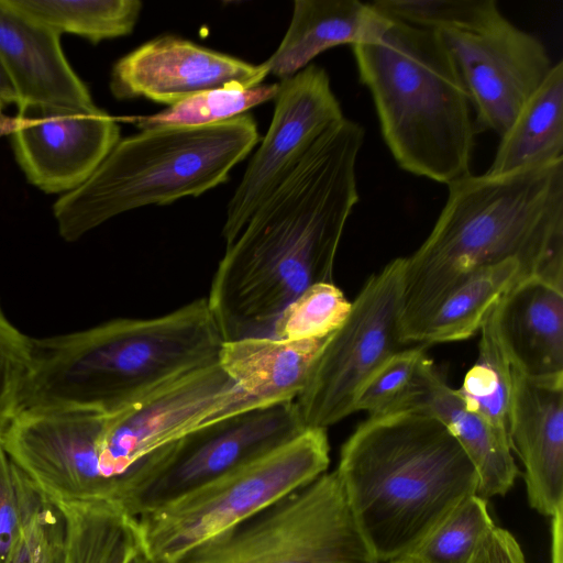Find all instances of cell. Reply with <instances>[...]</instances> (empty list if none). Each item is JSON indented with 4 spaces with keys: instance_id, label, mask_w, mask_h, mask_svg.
Instances as JSON below:
<instances>
[{
    "instance_id": "cell-1",
    "label": "cell",
    "mask_w": 563,
    "mask_h": 563,
    "mask_svg": "<svg viewBox=\"0 0 563 563\" xmlns=\"http://www.w3.org/2000/svg\"><path fill=\"white\" fill-rule=\"evenodd\" d=\"M364 135L345 117L333 124L225 244L206 297L224 342L268 336L306 289L333 283L339 244L360 198Z\"/></svg>"
},
{
    "instance_id": "cell-2",
    "label": "cell",
    "mask_w": 563,
    "mask_h": 563,
    "mask_svg": "<svg viewBox=\"0 0 563 563\" xmlns=\"http://www.w3.org/2000/svg\"><path fill=\"white\" fill-rule=\"evenodd\" d=\"M430 234L405 257L400 340L413 345L439 301L474 271L516 260L563 285V159L450 183Z\"/></svg>"
},
{
    "instance_id": "cell-3",
    "label": "cell",
    "mask_w": 563,
    "mask_h": 563,
    "mask_svg": "<svg viewBox=\"0 0 563 563\" xmlns=\"http://www.w3.org/2000/svg\"><path fill=\"white\" fill-rule=\"evenodd\" d=\"M358 530L378 563L409 555L465 498L478 476L433 416L368 417L342 445L335 470Z\"/></svg>"
},
{
    "instance_id": "cell-4",
    "label": "cell",
    "mask_w": 563,
    "mask_h": 563,
    "mask_svg": "<svg viewBox=\"0 0 563 563\" xmlns=\"http://www.w3.org/2000/svg\"><path fill=\"white\" fill-rule=\"evenodd\" d=\"M223 343L206 297L155 318H118L32 338L20 410L110 413L179 374L217 361Z\"/></svg>"
},
{
    "instance_id": "cell-5",
    "label": "cell",
    "mask_w": 563,
    "mask_h": 563,
    "mask_svg": "<svg viewBox=\"0 0 563 563\" xmlns=\"http://www.w3.org/2000/svg\"><path fill=\"white\" fill-rule=\"evenodd\" d=\"M353 54L397 165L445 185L472 174L473 106L439 32L388 18Z\"/></svg>"
},
{
    "instance_id": "cell-6",
    "label": "cell",
    "mask_w": 563,
    "mask_h": 563,
    "mask_svg": "<svg viewBox=\"0 0 563 563\" xmlns=\"http://www.w3.org/2000/svg\"><path fill=\"white\" fill-rule=\"evenodd\" d=\"M261 407L220 360L179 374L110 412L78 411L69 420L65 460L80 496L117 505L188 432Z\"/></svg>"
},
{
    "instance_id": "cell-7",
    "label": "cell",
    "mask_w": 563,
    "mask_h": 563,
    "mask_svg": "<svg viewBox=\"0 0 563 563\" xmlns=\"http://www.w3.org/2000/svg\"><path fill=\"white\" fill-rule=\"evenodd\" d=\"M258 141L249 112L213 125L146 130L120 140L85 184L55 202L58 232L74 242L125 211L200 196L227 183Z\"/></svg>"
},
{
    "instance_id": "cell-8",
    "label": "cell",
    "mask_w": 563,
    "mask_h": 563,
    "mask_svg": "<svg viewBox=\"0 0 563 563\" xmlns=\"http://www.w3.org/2000/svg\"><path fill=\"white\" fill-rule=\"evenodd\" d=\"M324 429H306L262 459L136 518L141 542L155 563H173L288 493L327 472Z\"/></svg>"
},
{
    "instance_id": "cell-9",
    "label": "cell",
    "mask_w": 563,
    "mask_h": 563,
    "mask_svg": "<svg viewBox=\"0 0 563 563\" xmlns=\"http://www.w3.org/2000/svg\"><path fill=\"white\" fill-rule=\"evenodd\" d=\"M173 563H378L336 471L323 473Z\"/></svg>"
},
{
    "instance_id": "cell-10",
    "label": "cell",
    "mask_w": 563,
    "mask_h": 563,
    "mask_svg": "<svg viewBox=\"0 0 563 563\" xmlns=\"http://www.w3.org/2000/svg\"><path fill=\"white\" fill-rule=\"evenodd\" d=\"M405 257L371 275L343 323L318 353L295 404L305 429H327L355 412L368 378L406 346L400 340Z\"/></svg>"
},
{
    "instance_id": "cell-11",
    "label": "cell",
    "mask_w": 563,
    "mask_h": 563,
    "mask_svg": "<svg viewBox=\"0 0 563 563\" xmlns=\"http://www.w3.org/2000/svg\"><path fill=\"white\" fill-rule=\"evenodd\" d=\"M305 430L295 399L197 428L173 443L141 476L123 509L134 518L157 510L262 459Z\"/></svg>"
},
{
    "instance_id": "cell-12",
    "label": "cell",
    "mask_w": 563,
    "mask_h": 563,
    "mask_svg": "<svg viewBox=\"0 0 563 563\" xmlns=\"http://www.w3.org/2000/svg\"><path fill=\"white\" fill-rule=\"evenodd\" d=\"M438 32L468 91L476 132L501 137L553 66L545 46L495 0H482L472 16Z\"/></svg>"
},
{
    "instance_id": "cell-13",
    "label": "cell",
    "mask_w": 563,
    "mask_h": 563,
    "mask_svg": "<svg viewBox=\"0 0 563 563\" xmlns=\"http://www.w3.org/2000/svg\"><path fill=\"white\" fill-rule=\"evenodd\" d=\"M269 128L227 207L225 244L292 173L316 141L343 118L324 68L310 64L282 79Z\"/></svg>"
},
{
    "instance_id": "cell-14",
    "label": "cell",
    "mask_w": 563,
    "mask_h": 563,
    "mask_svg": "<svg viewBox=\"0 0 563 563\" xmlns=\"http://www.w3.org/2000/svg\"><path fill=\"white\" fill-rule=\"evenodd\" d=\"M18 109L10 133L16 162L27 180L47 194L80 187L120 141L117 120L98 107Z\"/></svg>"
},
{
    "instance_id": "cell-15",
    "label": "cell",
    "mask_w": 563,
    "mask_h": 563,
    "mask_svg": "<svg viewBox=\"0 0 563 563\" xmlns=\"http://www.w3.org/2000/svg\"><path fill=\"white\" fill-rule=\"evenodd\" d=\"M268 75L254 65L183 37L167 34L140 45L113 66L110 90L119 99L145 98L176 104L218 88H250Z\"/></svg>"
},
{
    "instance_id": "cell-16",
    "label": "cell",
    "mask_w": 563,
    "mask_h": 563,
    "mask_svg": "<svg viewBox=\"0 0 563 563\" xmlns=\"http://www.w3.org/2000/svg\"><path fill=\"white\" fill-rule=\"evenodd\" d=\"M509 440L525 467L529 505L563 510V379L527 377L510 363Z\"/></svg>"
},
{
    "instance_id": "cell-17",
    "label": "cell",
    "mask_w": 563,
    "mask_h": 563,
    "mask_svg": "<svg viewBox=\"0 0 563 563\" xmlns=\"http://www.w3.org/2000/svg\"><path fill=\"white\" fill-rule=\"evenodd\" d=\"M57 32L0 0V62L18 95V108L73 110L97 107L68 64Z\"/></svg>"
},
{
    "instance_id": "cell-18",
    "label": "cell",
    "mask_w": 563,
    "mask_h": 563,
    "mask_svg": "<svg viewBox=\"0 0 563 563\" xmlns=\"http://www.w3.org/2000/svg\"><path fill=\"white\" fill-rule=\"evenodd\" d=\"M497 319L514 366L533 379H563V285L521 279L499 300Z\"/></svg>"
},
{
    "instance_id": "cell-19",
    "label": "cell",
    "mask_w": 563,
    "mask_h": 563,
    "mask_svg": "<svg viewBox=\"0 0 563 563\" xmlns=\"http://www.w3.org/2000/svg\"><path fill=\"white\" fill-rule=\"evenodd\" d=\"M419 410L441 421L461 444L477 476L479 497L488 500L505 495L514 485L518 468L509 438L466 408L428 356L417 386L401 410Z\"/></svg>"
},
{
    "instance_id": "cell-20",
    "label": "cell",
    "mask_w": 563,
    "mask_h": 563,
    "mask_svg": "<svg viewBox=\"0 0 563 563\" xmlns=\"http://www.w3.org/2000/svg\"><path fill=\"white\" fill-rule=\"evenodd\" d=\"M388 18L357 0H296L279 46L263 63L268 75L285 79L329 48L375 41Z\"/></svg>"
},
{
    "instance_id": "cell-21",
    "label": "cell",
    "mask_w": 563,
    "mask_h": 563,
    "mask_svg": "<svg viewBox=\"0 0 563 563\" xmlns=\"http://www.w3.org/2000/svg\"><path fill=\"white\" fill-rule=\"evenodd\" d=\"M499 139L487 174H509L563 159L562 60L552 66Z\"/></svg>"
},
{
    "instance_id": "cell-22",
    "label": "cell",
    "mask_w": 563,
    "mask_h": 563,
    "mask_svg": "<svg viewBox=\"0 0 563 563\" xmlns=\"http://www.w3.org/2000/svg\"><path fill=\"white\" fill-rule=\"evenodd\" d=\"M526 277L530 276L516 260L474 271L439 301L423 321L413 345L426 346L470 339L479 332L504 295Z\"/></svg>"
},
{
    "instance_id": "cell-23",
    "label": "cell",
    "mask_w": 563,
    "mask_h": 563,
    "mask_svg": "<svg viewBox=\"0 0 563 563\" xmlns=\"http://www.w3.org/2000/svg\"><path fill=\"white\" fill-rule=\"evenodd\" d=\"M54 505L64 519L63 563H125L141 543L136 518L117 505Z\"/></svg>"
},
{
    "instance_id": "cell-24",
    "label": "cell",
    "mask_w": 563,
    "mask_h": 563,
    "mask_svg": "<svg viewBox=\"0 0 563 563\" xmlns=\"http://www.w3.org/2000/svg\"><path fill=\"white\" fill-rule=\"evenodd\" d=\"M7 1L58 34L73 33L92 43L131 34L143 7L139 0Z\"/></svg>"
},
{
    "instance_id": "cell-25",
    "label": "cell",
    "mask_w": 563,
    "mask_h": 563,
    "mask_svg": "<svg viewBox=\"0 0 563 563\" xmlns=\"http://www.w3.org/2000/svg\"><path fill=\"white\" fill-rule=\"evenodd\" d=\"M498 302L479 330L477 360L456 391L467 409L509 438L510 361L498 329Z\"/></svg>"
},
{
    "instance_id": "cell-26",
    "label": "cell",
    "mask_w": 563,
    "mask_h": 563,
    "mask_svg": "<svg viewBox=\"0 0 563 563\" xmlns=\"http://www.w3.org/2000/svg\"><path fill=\"white\" fill-rule=\"evenodd\" d=\"M279 84L250 88H218L194 95L165 110L132 118L141 131L166 128H201L229 121L275 99Z\"/></svg>"
},
{
    "instance_id": "cell-27",
    "label": "cell",
    "mask_w": 563,
    "mask_h": 563,
    "mask_svg": "<svg viewBox=\"0 0 563 563\" xmlns=\"http://www.w3.org/2000/svg\"><path fill=\"white\" fill-rule=\"evenodd\" d=\"M494 526L487 500L472 495L459 504L409 555L419 563H472L481 541Z\"/></svg>"
},
{
    "instance_id": "cell-28",
    "label": "cell",
    "mask_w": 563,
    "mask_h": 563,
    "mask_svg": "<svg viewBox=\"0 0 563 563\" xmlns=\"http://www.w3.org/2000/svg\"><path fill=\"white\" fill-rule=\"evenodd\" d=\"M351 309L334 283H320L291 301L273 323L269 335L283 341L324 339L346 319Z\"/></svg>"
},
{
    "instance_id": "cell-29",
    "label": "cell",
    "mask_w": 563,
    "mask_h": 563,
    "mask_svg": "<svg viewBox=\"0 0 563 563\" xmlns=\"http://www.w3.org/2000/svg\"><path fill=\"white\" fill-rule=\"evenodd\" d=\"M426 358L422 345L394 354L364 384L355 400V411H366L372 417L401 410L417 385Z\"/></svg>"
},
{
    "instance_id": "cell-30",
    "label": "cell",
    "mask_w": 563,
    "mask_h": 563,
    "mask_svg": "<svg viewBox=\"0 0 563 563\" xmlns=\"http://www.w3.org/2000/svg\"><path fill=\"white\" fill-rule=\"evenodd\" d=\"M42 494L0 445V563H11L26 517Z\"/></svg>"
},
{
    "instance_id": "cell-31",
    "label": "cell",
    "mask_w": 563,
    "mask_h": 563,
    "mask_svg": "<svg viewBox=\"0 0 563 563\" xmlns=\"http://www.w3.org/2000/svg\"><path fill=\"white\" fill-rule=\"evenodd\" d=\"M32 349V338L9 319L0 301V437L20 410Z\"/></svg>"
},
{
    "instance_id": "cell-32",
    "label": "cell",
    "mask_w": 563,
    "mask_h": 563,
    "mask_svg": "<svg viewBox=\"0 0 563 563\" xmlns=\"http://www.w3.org/2000/svg\"><path fill=\"white\" fill-rule=\"evenodd\" d=\"M371 4L390 19L439 31L472 16L481 0H376Z\"/></svg>"
},
{
    "instance_id": "cell-33",
    "label": "cell",
    "mask_w": 563,
    "mask_h": 563,
    "mask_svg": "<svg viewBox=\"0 0 563 563\" xmlns=\"http://www.w3.org/2000/svg\"><path fill=\"white\" fill-rule=\"evenodd\" d=\"M65 549L64 519L46 497L42 509L36 563H63Z\"/></svg>"
},
{
    "instance_id": "cell-34",
    "label": "cell",
    "mask_w": 563,
    "mask_h": 563,
    "mask_svg": "<svg viewBox=\"0 0 563 563\" xmlns=\"http://www.w3.org/2000/svg\"><path fill=\"white\" fill-rule=\"evenodd\" d=\"M472 563H526L522 550L507 530L494 526L481 541Z\"/></svg>"
},
{
    "instance_id": "cell-35",
    "label": "cell",
    "mask_w": 563,
    "mask_h": 563,
    "mask_svg": "<svg viewBox=\"0 0 563 563\" xmlns=\"http://www.w3.org/2000/svg\"><path fill=\"white\" fill-rule=\"evenodd\" d=\"M45 503L42 495L41 500L31 510L25 519L23 530L11 563H36V551L40 539L41 516Z\"/></svg>"
},
{
    "instance_id": "cell-36",
    "label": "cell",
    "mask_w": 563,
    "mask_h": 563,
    "mask_svg": "<svg viewBox=\"0 0 563 563\" xmlns=\"http://www.w3.org/2000/svg\"><path fill=\"white\" fill-rule=\"evenodd\" d=\"M552 563H563V510L552 517Z\"/></svg>"
},
{
    "instance_id": "cell-37",
    "label": "cell",
    "mask_w": 563,
    "mask_h": 563,
    "mask_svg": "<svg viewBox=\"0 0 563 563\" xmlns=\"http://www.w3.org/2000/svg\"><path fill=\"white\" fill-rule=\"evenodd\" d=\"M12 103L18 106V95L0 62V111Z\"/></svg>"
},
{
    "instance_id": "cell-38",
    "label": "cell",
    "mask_w": 563,
    "mask_h": 563,
    "mask_svg": "<svg viewBox=\"0 0 563 563\" xmlns=\"http://www.w3.org/2000/svg\"><path fill=\"white\" fill-rule=\"evenodd\" d=\"M125 563H155L142 542L131 553Z\"/></svg>"
},
{
    "instance_id": "cell-39",
    "label": "cell",
    "mask_w": 563,
    "mask_h": 563,
    "mask_svg": "<svg viewBox=\"0 0 563 563\" xmlns=\"http://www.w3.org/2000/svg\"><path fill=\"white\" fill-rule=\"evenodd\" d=\"M388 563H419V562L417 560H415L412 556L407 555V556H402L400 559L390 561Z\"/></svg>"
}]
</instances>
